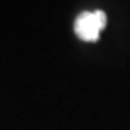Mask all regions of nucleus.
<instances>
[{
	"instance_id": "obj_1",
	"label": "nucleus",
	"mask_w": 130,
	"mask_h": 130,
	"mask_svg": "<svg viewBox=\"0 0 130 130\" xmlns=\"http://www.w3.org/2000/svg\"><path fill=\"white\" fill-rule=\"evenodd\" d=\"M107 25V16L103 10L95 12H83L75 19L74 30L75 35L85 42H95L100 33Z\"/></svg>"
}]
</instances>
